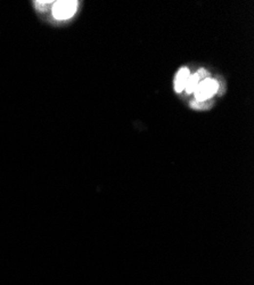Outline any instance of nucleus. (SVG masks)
<instances>
[{
  "instance_id": "2",
  "label": "nucleus",
  "mask_w": 254,
  "mask_h": 285,
  "mask_svg": "<svg viewBox=\"0 0 254 285\" xmlns=\"http://www.w3.org/2000/svg\"><path fill=\"white\" fill-rule=\"evenodd\" d=\"M78 1H56L53 5V15L56 20H68L77 12Z\"/></svg>"
},
{
  "instance_id": "1",
  "label": "nucleus",
  "mask_w": 254,
  "mask_h": 285,
  "mask_svg": "<svg viewBox=\"0 0 254 285\" xmlns=\"http://www.w3.org/2000/svg\"><path fill=\"white\" fill-rule=\"evenodd\" d=\"M219 89V84L213 79L207 78L198 84L194 95L197 102H207L213 96Z\"/></svg>"
},
{
  "instance_id": "4",
  "label": "nucleus",
  "mask_w": 254,
  "mask_h": 285,
  "mask_svg": "<svg viewBox=\"0 0 254 285\" xmlns=\"http://www.w3.org/2000/svg\"><path fill=\"white\" fill-rule=\"evenodd\" d=\"M190 77V72L187 67H183L178 71L176 75V80H174V89L177 92H181L186 87L188 78Z\"/></svg>"
},
{
  "instance_id": "3",
  "label": "nucleus",
  "mask_w": 254,
  "mask_h": 285,
  "mask_svg": "<svg viewBox=\"0 0 254 285\" xmlns=\"http://www.w3.org/2000/svg\"><path fill=\"white\" fill-rule=\"evenodd\" d=\"M207 77L208 74L204 70H200L195 74L190 75V77L188 78L186 87H185V90H186L187 94H194L195 89L197 88L198 84H200L202 80H204V79H207Z\"/></svg>"
},
{
  "instance_id": "5",
  "label": "nucleus",
  "mask_w": 254,
  "mask_h": 285,
  "mask_svg": "<svg viewBox=\"0 0 254 285\" xmlns=\"http://www.w3.org/2000/svg\"><path fill=\"white\" fill-rule=\"evenodd\" d=\"M212 103L209 102H191V108L194 109H207Z\"/></svg>"
}]
</instances>
